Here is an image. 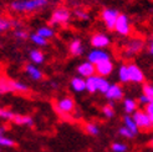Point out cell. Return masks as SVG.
Wrapping results in <instances>:
<instances>
[{"label": "cell", "instance_id": "cell-1", "mask_svg": "<svg viewBox=\"0 0 153 152\" xmlns=\"http://www.w3.org/2000/svg\"><path fill=\"white\" fill-rule=\"evenodd\" d=\"M50 5V0H13L9 9L15 14H34Z\"/></svg>", "mask_w": 153, "mask_h": 152}, {"label": "cell", "instance_id": "cell-2", "mask_svg": "<svg viewBox=\"0 0 153 152\" xmlns=\"http://www.w3.org/2000/svg\"><path fill=\"white\" fill-rule=\"evenodd\" d=\"M71 18H72V13L68 7L57 6L52 10V13L50 15L49 24H50V26H64L70 22Z\"/></svg>", "mask_w": 153, "mask_h": 152}, {"label": "cell", "instance_id": "cell-3", "mask_svg": "<svg viewBox=\"0 0 153 152\" xmlns=\"http://www.w3.org/2000/svg\"><path fill=\"white\" fill-rule=\"evenodd\" d=\"M110 86L111 83L108 82V80H106V77H102V76L94 75L86 79V90L90 94H95L97 91H100L101 94H106Z\"/></svg>", "mask_w": 153, "mask_h": 152}, {"label": "cell", "instance_id": "cell-4", "mask_svg": "<svg viewBox=\"0 0 153 152\" xmlns=\"http://www.w3.org/2000/svg\"><path fill=\"white\" fill-rule=\"evenodd\" d=\"M144 48V40L142 37H132L129 39L123 46V54L127 57H132L143 50Z\"/></svg>", "mask_w": 153, "mask_h": 152}, {"label": "cell", "instance_id": "cell-5", "mask_svg": "<svg viewBox=\"0 0 153 152\" xmlns=\"http://www.w3.org/2000/svg\"><path fill=\"white\" fill-rule=\"evenodd\" d=\"M134 122L138 127V130L142 131H151L153 128V122L151 121L149 116L147 115L146 111H142V110H137L133 115H132Z\"/></svg>", "mask_w": 153, "mask_h": 152}, {"label": "cell", "instance_id": "cell-6", "mask_svg": "<svg viewBox=\"0 0 153 152\" xmlns=\"http://www.w3.org/2000/svg\"><path fill=\"white\" fill-rule=\"evenodd\" d=\"M118 15H120V13L116 9H113V7H105V9L101 11L100 16H101V20L103 21V24L107 29L114 30V25H116Z\"/></svg>", "mask_w": 153, "mask_h": 152}, {"label": "cell", "instance_id": "cell-7", "mask_svg": "<svg viewBox=\"0 0 153 152\" xmlns=\"http://www.w3.org/2000/svg\"><path fill=\"white\" fill-rule=\"evenodd\" d=\"M114 31L121 36H128L132 31V26H131V20L127 16L126 14H121L118 15V19L114 25Z\"/></svg>", "mask_w": 153, "mask_h": 152}, {"label": "cell", "instance_id": "cell-8", "mask_svg": "<svg viewBox=\"0 0 153 152\" xmlns=\"http://www.w3.org/2000/svg\"><path fill=\"white\" fill-rule=\"evenodd\" d=\"M90 44L95 49H106L111 45V39L108 35L103 33H95L90 39Z\"/></svg>", "mask_w": 153, "mask_h": 152}, {"label": "cell", "instance_id": "cell-9", "mask_svg": "<svg viewBox=\"0 0 153 152\" xmlns=\"http://www.w3.org/2000/svg\"><path fill=\"white\" fill-rule=\"evenodd\" d=\"M105 60H111L110 52L106 51L105 49H94V50H91L87 55V61L92 63L94 65L101 63V61H105Z\"/></svg>", "mask_w": 153, "mask_h": 152}, {"label": "cell", "instance_id": "cell-10", "mask_svg": "<svg viewBox=\"0 0 153 152\" xmlns=\"http://www.w3.org/2000/svg\"><path fill=\"white\" fill-rule=\"evenodd\" d=\"M56 110L60 113H71L75 110V101L72 97H62L56 104Z\"/></svg>", "mask_w": 153, "mask_h": 152}, {"label": "cell", "instance_id": "cell-11", "mask_svg": "<svg viewBox=\"0 0 153 152\" xmlns=\"http://www.w3.org/2000/svg\"><path fill=\"white\" fill-rule=\"evenodd\" d=\"M77 74L81 77H91V76L96 75V66L90 61H85L77 66Z\"/></svg>", "mask_w": 153, "mask_h": 152}, {"label": "cell", "instance_id": "cell-12", "mask_svg": "<svg viewBox=\"0 0 153 152\" xmlns=\"http://www.w3.org/2000/svg\"><path fill=\"white\" fill-rule=\"evenodd\" d=\"M128 71H129V81L141 83L144 81V74L136 64H128Z\"/></svg>", "mask_w": 153, "mask_h": 152}, {"label": "cell", "instance_id": "cell-13", "mask_svg": "<svg viewBox=\"0 0 153 152\" xmlns=\"http://www.w3.org/2000/svg\"><path fill=\"white\" fill-rule=\"evenodd\" d=\"M96 66V74L98 76H102V77H106L112 74L113 71V64L111 60H105V61H101L95 65Z\"/></svg>", "mask_w": 153, "mask_h": 152}, {"label": "cell", "instance_id": "cell-14", "mask_svg": "<svg viewBox=\"0 0 153 152\" xmlns=\"http://www.w3.org/2000/svg\"><path fill=\"white\" fill-rule=\"evenodd\" d=\"M105 96L108 98L110 101H118L123 97V90L118 85V83H111L108 91L105 94Z\"/></svg>", "mask_w": 153, "mask_h": 152}, {"label": "cell", "instance_id": "cell-15", "mask_svg": "<svg viewBox=\"0 0 153 152\" xmlns=\"http://www.w3.org/2000/svg\"><path fill=\"white\" fill-rule=\"evenodd\" d=\"M68 51L72 56H81L83 54V45L80 39H74L68 44Z\"/></svg>", "mask_w": 153, "mask_h": 152}, {"label": "cell", "instance_id": "cell-16", "mask_svg": "<svg viewBox=\"0 0 153 152\" xmlns=\"http://www.w3.org/2000/svg\"><path fill=\"white\" fill-rule=\"evenodd\" d=\"M25 71H26V74L30 76V77L34 79V80H41L44 77L42 71L34 64H27L25 66Z\"/></svg>", "mask_w": 153, "mask_h": 152}, {"label": "cell", "instance_id": "cell-17", "mask_svg": "<svg viewBox=\"0 0 153 152\" xmlns=\"http://www.w3.org/2000/svg\"><path fill=\"white\" fill-rule=\"evenodd\" d=\"M11 121L15 125H20V126H33L34 125L33 117L26 116V115H18V113H15Z\"/></svg>", "mask_w": 153, "mask_h": 152}, {"label": "cell", "instance_id": "cell-18", "mask_svg": "<svg viewBox=\"0 0 153 152\" xmlns=\"http://www.w3.org/2000/svg\"><path fill=\"white\" fill-rule=\"evenodd\" d=\"M70 85H71L74 91H76V92H81V91L86 90V80H83V77H81V76H76V77H74L71 80Z\"/></svg>", "mask_w": 153, "mask_h": 152}, {"label": "cell", "instance_id": "cell-19", "mask_svg": "<svg viewBox=\"0 0 153 152\" xmlns=\"http://www.w3.org/2000/svg\"><path fill=\"white\" fill-rule=\"evenodd\" d=\"M14 22H15V20L0 15V34L9 31L11 28H14Z\"/></svg>", "mask_w": 153, "mask_h": 152}, {"label": "cell", "instance_id": "cell-20", "mask_svg": "<svg viewBox=\"0 0 153 152\" xmlns=\"http://www.w3.org/2000/svg\"><path fill=\"white\" fill-rule=\"evenodd\" d=\"M10 87H11V92H20V94H25L29 91V87L20 81L16 80H10Z\"/></svg>", "mask_w": 153, "mask_h": 152}, {"label": "cell", "instance_id": "cell-21", "mask_svg": "<svg viewBox=\"0 0 153 152\" xmlns=\"http://www.w3.org/2000/svg\"><path fill=\"white\" fill-rule=\"evenodd\" d=\"M36 34H39L40 36H42L46 40H49L55 35V30H53V28H51V26H40L36 30Z\"/></svg>", "mask_w": 153, "mask_h": 152}, {"label": "cell", "instance_id": "cell-22", "mask_svg": "<svg viewBox=\"0 0 153 152\" xmlns=\"http://www.w3.org/2000/svg\"><path fill=\"white\" fill-rule=\"evenodd\" d=\"M30 60L34 63V64H42L45 61V55H44V52L40 51V50H37V49H34L30 51Z\"/></svg>", "mask_w": 153, "mask_h": 152}, {"label": "cell", "instance_id": "cell-23", "mask_svg": "<svg viewBox=\"0 0 153 152\" xmlns=\"http://www.w3.org/2000/svg\"><path fill=\"white\" fill-rule=\"evenodd\" d=\"M123 109L126 113H134L137 111V101L133 100V98H125Z\"/></svg>", "mask_w": 153, "mask_h": 152}, {"label": "cell", "instance_id": "cell-24", "mask_svg": "<svg viewBox=\"0 0 153 152\" xmlns=\"http://www.w3.org/2000/svg\"><path fill=\"white\" fill-rule=\"evenodd\" d=\"M118 79L121 82H129V71H128V65L122 64L118 69Z\"/></svg>", "mask_w": 153, "mask_h": 152}, {"label": "cell", "instance_id": "cell-25", "mask_svg": "<svg viewBox=\"0 0 153 152\" xmlns=\"http://www.w3.org/2000/svg\"><path fill=\"white\" fill-rule=\"evenodd\" d=\"M72 15L76 19L82 20V21L90 20V13L86 9H82V7H76V9L74 10V13H72Z\"/></svg>", "mask_w": 153, "mask_h": 152}, {"label": "cell", "instance_id": "cell-26", "mask_svg": "<svg viewBox=\"0 0 153 152\" xmlns=\"http://www.w3.org/2000/svg\"><path fill=\"white\" fill-rule=\"evenodd\" d=\"M123 126H126L127 128H129L134 135L138 132V127H137V125H136V122H134V120H133V117L132 116H129V115H126L125 117H123Z\"/></svg>", "mask_w": 153, "mask_h": 152}, {"label": "cell", "instance_id": "cell-27", "mask_svg": "<svg viewBox=\"0 0 153 152\" xmlns=\"http://www.w3.org/2000/svg\"><path fill=\"white\" fill-rule=\"evenodd\" d=\"M7 92H11L10 79L0 76V94H7Z\"/></svg>", "mask_w": 153, "mask_h": 152}, {"label": "cell", "instance_id": "cell-28", "mask_svg": "<svg viewBox=\"0 0 153 152\" xmlns=\"http://www.w3.org/2000/svg\"><path fill=\"white\" fill-rule=\"evenodd\" d=\"M4 131L5 128L4 127H0V146H4V147H13L15 146V142L11 139H7L4 136Z\"/></svg>", "mask_w": 153, "mask_h": 152}, {"label": "cell", "instance_id": "cell-29", "mask_svg": "<svg viewBox=\"0 0 153 152\" xmlns=\"http://www.w3.org/2000/svg\"><path fill=\"white\" fill-rule=\"evenodd\" d=\"M30 40H31L35 45H37V46H46L48 45V40L45 39V37H42V36H40L39 34H31L30 35V37H29Z\"/></svg>", "mask_w": 153, "mask_h": 152}, {"label": "cell", "instance_id": "cell-30", "mask_svg": "<svg viewBox=\"0 0 153 152\" xmlns=\"http://www.w3.org/2000/svg\"><path fill=\"white\" fill-rule=\"evenodd\" d=\"M14 36H15V39H18V40H26L27 37H30L29 33L26 31L25 29H22V28H16L14 30Z\"/></svg>", "mask_w": 153, "mask_h": 152}, {"label": "cell", "instance_id": "cell-31", "mask_svg": "<svg viewBox=\"0 0 153 152\" xmlns=\"http://www.w3.org/2000/svg\"><path fill=\"white\" fill-rule=\"evenodd\" d=\"M85 131L88 133V135H92V136H97L100 133V127H98L96 124L94 122H87L85 125Z\"/></svg>", "mask_w": 153, "mask_h": 152}, {"label": "cell", "instance_id": "cell-32", "mask_svg": "<svg viewBox=\"0 0 153 152\" xmlns=\"http://www.w3.org/2000/svg\"><path fill=\"white\" fill-rule=\"evenodd\" d=\"M118 133L122 136V137H126V139H133L134 137V133L129 130V128H127L126 126H122L120 127V130H118Z\"/></svg>", "mask_w": 153, "mask_h": 152}, {"label": "cell", "instance_id": "cell-33", "mask_svg": "<svg viewBox=\"0 0 153 152\" xmlns=\"http://www.w3.org/2000/svg\"><path fill=\"white\" fill-rule=\"evenodd\" d=\"M14 115H15V113H14L13 111L0 107V118H4V120H9V121H11L13 117H14Z\"/></svg>", "mask_w": 153, "mask_h": 152}, {"label": "cell", "instance_id": "cell-34", "mask_svg": "<svg viewBox=\"0 0 153 152\" xmlns=\"http://www.w3.org/2000/svg\"><path fill=\"white\" fill-rule=\"evenodd\" d=\"M102 113H103V115H105L106 117H108V118L113 117V115H114L113 106H112L111 104H108V105H105L103 107H102Z\"/></svg>", "mask_w": 153, "mask_h": 152}, {"label": "cell", "instance_id": "cell-35", "mask_svg": "<svg viewBox=\"0 0 153 152\" xmlns=\"http://www.w3.org/2000/svg\"><path fill=\"white\" fill-rule=\"evenodd\" d=\"M111 150L113 152H126L127 151V146L125 143H121V142H114L113 145L111 146Z\"/></svg>", "mask_w": 153, "mask_h": 152}, {"label": "cell", "instance_id": "cell-36", "mask_svg": "<svg viewBox=\"0 0 153 152\" xmlns=\"http://www.w3.org/2000/svg\"><path fill=\"white\" fill-rule=\"evenodd\" d=\"M143 94L147 95L151 100L153 101V85H148V83H144L143 85Z\"/></svg>", "mask_w": 153, "mask_h": 152}, {"label": "cell", "instance_id": "cell-37", "mask_svg": "<svg viewBox=\"0 0 153 152\" xmlns=\"http://www.w3.org/2000/svg\"><path fill=\"white\" fill-rule=\"evenodd\" d=\"M144 111L147 112V115L149 116L151 121L153 122V101H151L149 104H147V105H146V109H144Z\"/></svg>", "mask_w": 153, "mask_h": 152}, {"label": "cell", "instance_id": "cell-38", "mask_svg": "<svg viewBox=\"0 0 153 152\" xmlns=\"http://www.w3.org/2000/svg\"><path fill=\"white\" fill-rule=\"evenodd\" d=\"M152 100H151V98L147 96V95H144V94H142L141 96H140V98H138V102H141L142 105H144V106H146L147 104H149Z\"/></svg>", "mask_w": 153, "mask_h": 152}, {"label": "cell", "instance_id": "cell-39", "mask_svg": "<svg viewBox=\"0 0 153 152\" xmlns=\"http://www.w3.org/2000/svg\"><path fill=\"white\" fill-rule=\"evenodd\" d=\"M148 51H149V54L153 55V40L149 42V46H148Z\"/></svg>", "mask_w": 153, "mask_h": 152}, {"label": "cell", "instance_id": "cell-40", "mask_svg": "<svg viewBox=\"0 0 153 152\" xmlns=\"http://www.w3.org/2000/svg\"><path fill=\"white\" fill-rule=\"evenodd\" d=\"M149 146H152L153 147V137L151 139V141H149Z\"/></svg>", "mask_w": 153, "mask_h": 152}]
</instances>
